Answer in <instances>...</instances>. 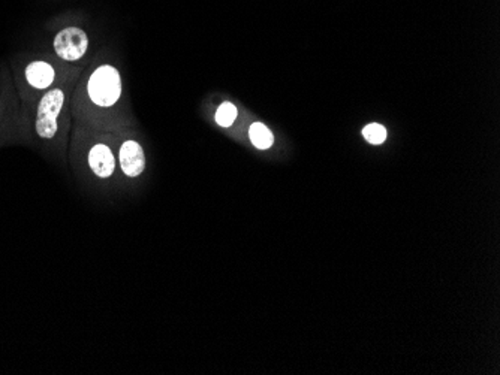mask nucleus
Segmentation results:
<instances>
[{
	"label": "nucleus",
	"mask_w": 500,
	"mask_h": 375,
	"mask_svg": "<svg viewBox=\"0 0 500 375\" xmlns=\"http://www.w3.org/2000/svg\"><path fill=\"white\" fill-rule=\"evenodd\" d=\"M89 165L99 178L111 177L115 168V159L111 149L104 144H96L91 147L89 153Z\"/></svg>",
	"instance_id": "39448f33"
},
{
	"label": "nucleus",
	"mask_w": 500,
	"mask_h": 375,
	"mask_svg": "<svg viewBox=\"0 0 500 375\" xmlns=\"http://www.w3.org/2000/svg\"><path fill=\"white\" fill-rule=\"evenodd\" d=\"M87 48L89 38L86 32L80 27H66L54 38V51L66 62L80 60L86 54Z\"/></svg>",
	"instance_id": "7ed1b4c3"
},
{
	"label": "nucleus",
	"mask_w": 500,
	"mask_h": 375,
	"mask_svg": "<svg viewBox=\"0 0 500 375\" xmlns=\"http://www.w3.org/2000/svg\"><path fill=\"white\" fill-rule=\"evenodd\" d=\"M237 119V108L231 102H225L219 106L218 112H216V123L222 128H229Z\"/></svg>",
	"instance_id": "6e6552de"
},
{
	"label": "nucleus",
	"mask_w": 500,
	"mask_h": 375,
	"mask_svg": "<svg viewBox=\"0 0 500 375\" xmlns=\"http://www.w3.org/2000/svg\"><path fill=\"white\" fill-rule=\"evenodd\" d=\"M122 171L128 175V177L135 178L138 175L143 173L146 168V157L144 149L135 141H126L120 148L119 153Z\"/></svg>",
	"instance_id": "20e7f679"
},
{
	"label": "nucleus",
	"mask_w": 500,
	"mask_h": 375,
	"mask_svg": "<svg viewBox=\"0 0 500 375\" xmlns=\"http://www.w3.org/2000/svg\"><path fill=\"white\" fill-rule=\"evenodd\" d=\"M249 138L252 141V144L260 149H269L274 143L271 130L262 123H253L252 126H250Z\"/></svg>",
	"instance_id": "0eeeda50"
},
{
	"label": "nucleus",
	"mask_w": 500,
	"mask_h": 375,
	"mask_svg": "<svg viewBox=\"0 0 500 375\" xmlns=\"http://www.w3.org/2000/svg\"><path fill=\"white\" fill-rule=\"evenodd\" d=\"M87 91L91 102L98 106L108 108L115 105L122 95V80L119 71L110 64L99 66L90 75Z\"/></svg>",
	"instance_id": "f257e3e1"
},
{
	"label": "nucleus",
	"mask_w": 500,
	"mask_h": 375,
	"mask_svg": "<svg viewBox=\"0 0 500 375\" xmlns=\"http://www.w3.org/2000/svg\"><path fill=\"white\" fill-rule=\"evenodd\" d=\"M65 104V95L60 88L48 90L38 105L35 129L43 139H52L57 133V117Z\"/></svg>",
	"instance_id": "f03ea898"
},
{
	"label": "nucleus",
	"mask_w": 500,
	"mask_h": 375,
	"mask_svg": "<svg viewBox=\"0 0 500 375\" xmlns=\"http://www.w3.org/2000/svg\"><path fill=\"white\" fill-rule=\"evenodd\" d=\"M26 80L29 84L36 90H45L54 82L56 72L54 68L49 63L36 60L32 62L26 68Z\"/></svg>",
	"instance_id": "423d86ee"
},
{
	"label": "nucleus",
	"mask_w": 500,
	"mask_h": 375,
	"mask_svg": "<svg viewBox=\"0 0 500 375\" xmlns=\"http://www.w3.org/2000/svg\"><path fill=\"white\" fill-rule=\"evenodd\" d=\"M363 135L367 143H370L373 145H379L387 139V129L380 126V124H378V123H372L364 128Z\"/></svg>",
	"instance_id": "1a4fd4ad"
}]
</instances>
